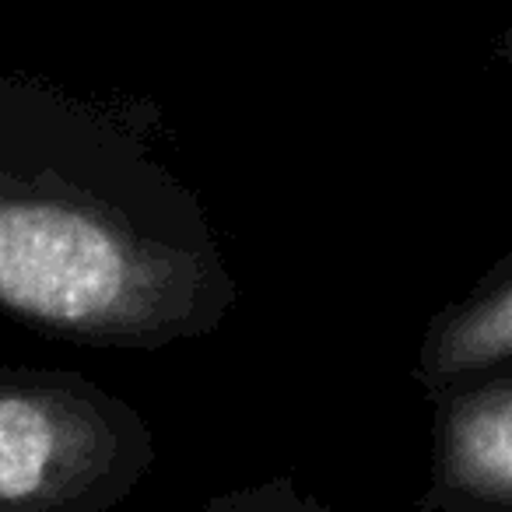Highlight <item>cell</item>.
I'll return each mask as SVG.
<instances>
[{
	"mask_svg": "<svg viewBox=\"0 0 512 512\" xmlns=\"http://www.w3.org/2000/svg\"><path fill=\"white\" fill-rule=\"evenodd\" d=\"M232 306L197 193L109 113L0 74V313L155 351L211 337Z\"/></svg>",
	"mask_w": 512,
	"mask_h": 512,
	"instance_id": "obj_1",
	"label": "cell"
},
{
	"mask_svg": "<svg viewBox=\"0 0 512 512\" xmlns=\"http://www.w3.org/2000/svg\"><path fill=\"white\" fill-rule=\"evenodd\" d=\"M155 463L151 428L64 369L0 365V512H109Z\"/></svg>",
	"mask_w": 512,
	"mask_h": 512,
	"instance_id": "obj_2",
	"label": "cell"
},
{
	"mask_svg": "<svg viewBox=\"0 0 512 512\" xmlns=\"http://www.w3.org/2000/svg\"><path fill=\"white\" fill-rule=\"evenodd\" d=\"M435 404L421 512H512V365L453 386Z\"/></svg>",
	"mask_w": 512,
	"mask_h": 512,
	"instance_id": "obj_3",
	"label": "cell"
},
{
	"mask_svg": "<svg viewBox=\"0 0 512 512\" xmlns=\"http://www.w3.org/2000/svg\"><path fill=\"white\" fill-rule=\"evenodd\" d=\"M512 365V249L467 295L432 316L414 358V383L428 400L484 372Z\"/></svg>",
	"mask_w": 512,
	"mask_h": 512,
	"instance_id": "obj_4",
	"label": "cell"
},
{
	"mask_svg": "<svg viewBox=\"0 0 512 512\" xmlns=\"http://www.w3.org/2000/svg\"><path fill=\"white\" fill-rule=\"evenodd\" d=\"M204 512H327L313 495H302L292 477H267L260 484H246L228 495H218L204 505Z\"/></svg>",
	"mask_w": 512,
	"mask_h": 512,
	"instance_id": "obj_5",
	"label": "cell"
},
{
	"mask_svg": "<svg viewBox=\"0 0 512 512\" xmlns=\"http://www.w3.org/2000/svg\"><path fill=\"white\" fill-rule=\"evenodd\" d=\"M495 57L502 60V64L512 71V25H505L502 36L495 39Z\"/></svg>",
	"mask_w": 512,
	"mask_h": 512,
	"instance_id": "obj_6",
	"label": "cell"
}]
</instances>
